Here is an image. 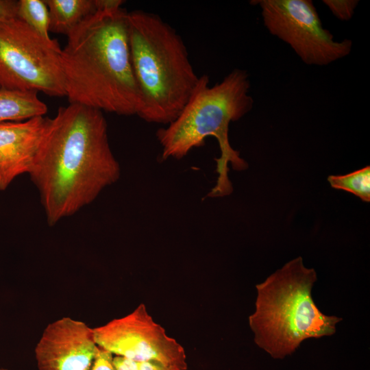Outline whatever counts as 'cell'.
Masks as SVG:
<instances>
[{
	"label": "cell",
	"mask_w": 370,
	"mask_h": 370,
	"mask_svg": "<svg viewBox=\"0 0 370 370\" xmlns=\"http://www.w3.org/2000/svg\"><path fill=\"white\" fill-rule=\"evenodd\" d=\"M113 364L116 370H180L165 366L160 362L134 361L117 356H113Z\"/></svg>",
	"instance_id": "15"
},
{
	"label": "cell",
	"mask_w": 370,
	"mask_h": 370,
	"mask_svg": "<svg viewBox=\"0 0 370 370\" xmlns=\"http://www.w3.org/2000/svg\"><path fill=\"white\" fill-rule=\"evenodd\" d=\"M97 351L92 328L66 317L45 328L34 352L38 370H90Z\"/></svg>",
	"instance_id": "9"
},
{
	"label": "cell",
	"mask_w": 370,
	"mask_h": 370,
	"mask_svg": "<svg viewBox=\"0 0 370 370\" xmlns=\"http://www.w3.org/2000/svg\"><path fill=\"white\" fill-rule=\"evenodd\" d=\"M249 89V75L243 69L232 70L212 86H210L208 75H203L177 116L156 132L164 160H180L193 149L204 146L207 137L217 139L221 151L216 159L218 177L208 197L232 193L228 164L236 171L248 166L239 152L231 147L228 132L231 122L239 120L252 109L254 100Z\"/></svg>",
	"instance_id": "3"
},
{
	"label": "cell",
	"mask_w": 370,
	"mask_h": 370,
	"mask_svg": "<svg viewBox=\"0 0 370 370\" xmlns=\"http://www.w3.org/2000/svg\"><path fill=\"white\" fill-rule=\"evenodd\" d=\"M132 66L141 97L138 115L148 123L168 125L191 97L199 77L181 36L158 14L127 13Z\"/></svg>",
	"instance_id": "4"
},
{
	"label": "cell",
	"mask_w": 370,
	"mask_h": 370,
	"mask_svg": "<svg viewBox=\"0 0 370 370\" xmlns=\"http://www.w3.org/2000/svg\"><path fill=\"white\" fill-rule=\"evenodd\" d=\"M113 355L99 347L90 370H116L113 364Z\"/></svg>",
	"instance_id": "17"
},
{
	"label": "cell",
	"mask_w": 370,
	"mask_h": 370,
	"mask_svg": "<svg viewBox=\"0 0 370 370\" xmlns=\"http://www.w3.org/2000/svg\"><path fill=\"white\" fill-rule=\"evenodd\" d=\"M97 3V10L66 36L62 49L66 97L69 103L138 116L142 101L131 62L128 12L121 0Z\"/></svg>",
	"instance_id": "2"
},
{
	"label": "cell",
	"mask_w": 370,
	"mask_h": 370,
	"mask_svg": "<svg viewBox=\"0 0 370 370\" xmlns=\"http://www.w3.org/2000/svg\"><path fill=\"white\" fill-rule=\"evenodd\" d=\"M61 52L18 18L0 21V88L66 97Z\"/></svg>",
	"instance_id": "6"
},
{
	"label": "cell",
	"mask_w": 370,
	"mask_h": 370,
	"mask_svg": "<svg viewBox=\"0 0 370 370\" xmlns=\"http://www.w3.org/2000/svg\"><path fill=\"white\" fill-rule=\"evenodd\" d=\"M49 13V32L68 35L98 7L97 0H45Z\"/></svg>",
	"instance_id": "12"
},
{
	"label": "cell",
	"mask_w": 370,
	"mask_h": 370,
	"mask_svg": "<svg viewBox=\"0 0 370 370\" xmlns=\"http://www.w3.org/2000/svg\"><path fill=\"white\" fill-rule=\"evenodd\" d=\"M264 27L308 65L325 66L348 56L352 41H337L323 28L311 0H260Z\"/></svg>",
	"instance_id": "7"
},
{
	"label": "cell",
	"mask_w": 370,
	"mask_h": 370,
	"mask_svg": "<svg viewBox=\"0 0 370 370\" xmlns=\"http://www.w3.org/2000/svg\"><path fill=\"white\" fill-rule=\"evenodd\" d=\"M358 0H323V3L331 12L339 20H350L356 9Z\"/></svg>",
	"instance_id": "16"
},
{
	"label": "cell",
	"mask_w": 370,
	"mask_h": 370,
	"mask_svg": "<svg viewBox=\"0 0 370 370\" xmlns=\"http://www.w3.org/2000/svg\"><path fill=\"white\" fill-rule=\"evenodd\" d=\"M317 280L316 271L299 256L256 284L249 325L256 345L273 358L291 355L306 339L336 332L342 319L323 314L314 303L312 289Z\"/></svg>",
	"instance_id": "5"
},
{
	"label": "cell",
	"mask_w": 370,
	"mask_h": 370,
	"mask_svg": "<svg viewBox=\"0 0 370 370\" xmlns=\"http://www.w3.org/2000/svg\"><path fill=\"white\" fill-rule=\"evenodd\" d=\"M29 175L49 225L75 214L116 182L121 167L103 112L75 103L61 106L50 119Z\"/></svg>",
	"instance_id": "1"
},
{
	"label": "cell",
	"mask_w": 370,
	"mask_h": 370,
	"mask_svg": "<svg viewBox=\"0 0 370 370\" xmlns=\"http://www.w3.org/2000/svg\"><path fill=\"white\" fill-rule=\"evenodd\" d=\"M38 95V92L32 90L0 88V123L44 116L47 106Z\"/></svg>",
	"instance_id": "11"
},
{
	"label": "cell",
	"mask_w": 370,
	"mask_h": 370,
	"mask_svg": "<svg viewBox=\"0 0 370 370\" xmlns=\"http://www.w3.org/2000/svg\"><path fill=\"white\" fill-rule=\"evenodd\" d=\"M328 181L335 188L347 191L365 202L370 201V166L346 175H330Z\"/></svg>",
	"instance_id": "14"
},
{
	"label": "cell",
	"mask_w": 370,
	"mask_h": 370,
	"mask_svg": "<svg viewBox=\"0 0 370 370\" xmlns=\"http://www.w3.org/2000/svg\"><path fill=\"white\" fill-rule=\"evenodd\" d=\"M2 370H9V369H2Z\"/></svg>",
	"instance_id": "19"
},
{
	"label": "cell",
	"mask_w": 370,
	"mask_h": 370,
	"mask_svg": "<svg viewBox=\"0 0 370 370\" xmlns=\"http://www.w3.org/2000/svg\"><path fill=\"white\" fill-rule=\"evenodd\" d=\"M92 330L97 346L113 356L134 361L160 362L180 370L187 369L183 347L167 336L143 304L127 315Z\"/></svg>",
	"instance_id": "8"
},
{
	"label": "cell",
	"mask_w": 370,
	"mask_h": 370,
	"mask_svg": "<svg viewBox=\"0 0 370 370\" xmlns=\"http://www.w3.org/2000/svg\"><path fill=\"white\" fill-rule=\"evenodd\" d=\"M17 17L45 39H52L49 34V9L45 0L18 1Z\"/></svg>",
	"instance_id": "13"
},
{
	"label": "cell",
	"mask_w": 370,
	"mask_h": 370,
	"mask_svg": "<svg viewBox=\"0 0 370 370\" xmlns=\"http://www.w3.org/2000/svg\"><path fill=\"white\" fill-rule=\"evenodd\" d=\"M18 1L0 0V21L17 17Z\"/></svg>",
	"instance_id": "18"
},
{
	"label": "cell",
	"mask_w": 370,
	"mask_h": 370,
	"mask_svg": "<svg viewBox=\"0 0 370 370\" xmlns=\"http://www.w3.org/2000/svg\"><path fill=\"white\" fill-rule=\"evenodd\" d=\"M0 370H2V369H1V368H0Z\"/></svg>",
	"instance_id": "20"
},
{
	"label": "cell",
	"mask_w": 370,
	"mask_h": 370,
	"mask_svg": "<svg viewBox=\"0 0 370 370\" xmlns=\"http://www.w3.org/2000/svg\"><path fill=\"white\" fill-rule=\"evenodd\" d=\"M50 118L0 123V190L30 172Z\"/></svg>",
	"instance_id": "10"
}]
</instances>
